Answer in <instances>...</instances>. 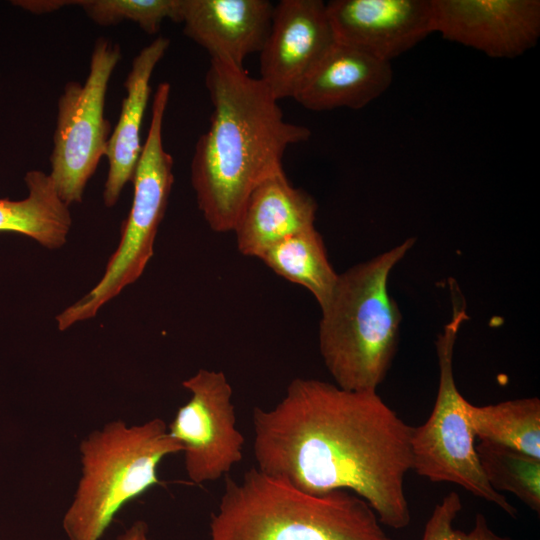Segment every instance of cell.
Here are the masks:
<instances>
[{
	"instance_id": "cell-19",
	"label": "cell",
	"mask_w": 540,
	"mask_h": 540,
	"mask_svg": "<svg viewBox=\"0 0 540 540\" xmlns=\"http://www.w3.org/2000/svg\"><path fill=\"white\" fill-rule=\"evenodd\" d=\"M467 414L476 437L540 459V400L520 398L476 406Z\"/></svg>"
},
{
	"instance_id": "cell-22",
	"label": "cell",
	"mask_w": 540,
	"mask_h": 540,
	"mask_svg": "<svg viewBox=\"0 0 540 540\" xmlns=\"http://www.w3.org/2000/svg\"><path fill=\"white\" fill-rule=\"evenodd\" d=\"M461 509L458 493L451 491L445 495L426 522L421 540H515L496 534L481 513L476 515L474 527L469 532L456 529L453 522Z\"/></svg>"
},
{
	"instance_id": "cell-8",
	"label": "cell",
	"mask_w": 540,
	"mask_h": 540,
	"mask_svg": "<svg viewBox=\"0 0 540 540\" xmlns=\"http://www.w3.org/2000/svg\"><path fill=\"white\" fill-rule=\"evenodd\" d=\"M120 58L117 43L98 38L84 84L67 82L58 99L49 176L68 206L82 201L88 180L105 156L111 134L110 122L104 116L105 98Z\"/></svg>"
},
{
	"instance_id": "cell-7",
	"label": "cell",
	"mask_w": 540,
	"mask_h": 540,
	"mask_svg": "<svg viewBox=\"0 0 540 540\" xmlns=\"http://www.w3.org/2000/svg\"><path fill=\"white\" fill-rule=\"evenodd\" d=\"M466 310L454 307L453 317L436 341L439 384L428 419L413 427L412 470L432 482L456 484L515 517L517 509L487 482L476 452L475 434L467 414L468 401L459 392L453 373V352Z\"/></svg>"
},
{
	"instance_id": "cell-2",
	"label": "cell",
	"mask_w": 540,
	"mask_h": 540,
	"mask_svg": "<svg viewBox=\"0 0 540 540\" xmlns=\"http://www.w3.org/2000/svg\"><path fill=\"white\" fill-rule=\"evenodd\" d=\"M205 84L213 111L195 145L191 184L205 221L223 233L233 231L254 188L284 171L288 146L311 131L287 122L278 100L244 68L211 59Z\"/></svg>"
},
{
	"instance_id": "cell-12",
	"label": "cell",
	"mask_w": 540,
	"mask_h": 540,
	"mask_svg": "<svg viewBox=\"0 0 540 540\" xmlns=\"http://www.w3.org/2000/svg\"><path fill=\"white\" fill-rule=\"evenodd\" d=\"M336 41L391 62L433 32L432 0H332Z\"/></svg>"
},
{
	"instance_id": "cell-11",
	"label": "cell",
	"mask_w": 540,
	"mask_h": 540,
	"mask_svg": "<svg viewBox=\"0 0 540 540\" xmlns=\"http://www.w3.org/2000/svg\"><path fill=\"white\" fill-rule=\"evenodd\" d=\"M433 32L493 58H515L540 36L538 0H432Z\"/></svg>"
},
{
	"instance_id": "cell-3",
	"label": "cell",
	"mask_w": 540,
	"mask_h": 540,
	"mask_svg": "<svg viewBox=\"0 0 540 540\" xmlns=\"http://www.w3.org/2000/svg\"><path fill=\"white\" fill-rule=\"evenodd\" d=\"M209 540H392L369 504L347 490L303 492L257 467L227 478Z\"/></svg>"
},
{
	"instance_id": "cell-17",
	"label": "cell",
	"mask_w": 540,
	"mask_h": 540,
	"mask_svg": "<svg viewBox=\"0 0 540 540\" xmlns=\"http://www.w3.org/2000/svg\"><path fill=\"white\" fill-rule=\"evenodd\" d=\"M28 196L19 201L0 199V232L26 235L49 249L67 240L72 219L49 176L40 170L25 175Z\"/></svg>"
},
{
	"instance_id": "cell-14",
	"label": "cell",
	"mask_w": 540,
	"mask_h": 540,
	"mask_svg": "<svg viewBox=\"0 0 540 540\" xmlns=\"http://www.w3.org/2000/svg\"><path fill=\"white\" fill-rule=\"evenodd\" d=\"M392 80L391 62L335 41L293 98L312 111L357 110L381 96Z\"/></svg>"
},
{
	"instance_id": "cell-20",
	"label": "cell",
	"mask_w": 540,
	"mask_h": 540,
	"mask_svg": "<svg viewBox=\"0 0 540 540\" xmlns=\"http://www.w3.org/2000/svg\"><path fill=\"white\" fill-rule=\"evenodd\" d=\"M476 452L482 472L497 492H510L540 512V459L503 445L480 440Z\"/></svg>"
},
{
	"instance_id": "cell-6",
	"label": "cell",
	"mask_w": 540,
	"mask_h": 540,
	"mask_svg": "<svg viewBox=\"0 0 540 540\" xmlns=\"http://www.w3.org/2000/svg\"><path fill=\"white\" fill-rule=\"evenodd\" d=\"M169 95L170 84L160 83L153 98L148 135L132 178L133 201L122 225L119 245L94 288L56 317L60 330L94 317L106 302L142 275L153 255L155 237L174 182L173 157L162 142Z\"/></svg>"
},
{
	"instance_id": "cell-16",
	"label": "cell",
	"mask_w": 540,
	"mask_h": 540,
	"mask_svg": "<svg viewBox=\"0 0 540 540\" xmlns=\"http://www.w3.org/2000/svg\"><path fill=\"white\" fill-rule=\"evenodd\" d=\"M169 45L168 38L159 36L145 46L132 60L123 83L127 95L105 153L109 167L103 200L107 207L117 203L124 186L132 181L143 146L140 131L151 93L150 79Z\"/></svg>"
},
{
	"instance_id": "cell-4",
	"label": "cell",
	"mask_w": 540,
	"mask_h": 540,
	"mask_svg": "<svg viewBox=\"0 0 540 540\" xmlns=\"http://www.w3.org/2000/svg\"><path fill=\"white\" fill-rule=\"evenodd\" d=\"M414 243V237L407 238L339 274L330 300L321 309L318 329L321 357L338 387L377 391L385 379L402 319L388 280Z\"/></svg>"
},
{
	"instance_id": "cell-21",
	"label": "cell",
	"mask_w": 540,
	"mask_h": 540,
	"mask_svg": "<svg viewBox=\"0 0 540 540\" xmlns=\"http://www.w3.org/2000/svg\"><path fill=\"white\" fill-rule=\"evenodd\" d=\"M76 5L100 26L131 21L148 34H156L166 18L180 22V0H76Z\"/></svg>"
},
{
	"instance_id": "cell-10",
	"label": "cell",
	"mask_w": 540,
	"mask_h": 540,
	"mask_svg": "<svg viewBox=\"0 0 540 540\" xmlns=\"http://www.w3.org/2000/svg\"><path fill=\"white\" fill-rule=\"evenodd\" d=\"M335 41L325 2L281 0L259 53V79L277 100L293 98Z\"/></svg>"
},
{
	"instance_id": "cell-24",
	"label": "cell",
	"mask_w": 540,
	"mask_h": 540,
	"mask_svg": "<svg viewBox=\"0 0 540 540\" xmlns=\"http://www.w3.org/2000/svg\"><path fill=\"white\" fill-rule=\"evenodd\" d=\"M116 540H154L149 536L148 525L142 520L135 521Z\"/></svg>"
},
{
	"instance_id": "cell-18",
	"label": "cell",
	"mask_w": 540,
	"mask_h": 540,
	"mask_svg": "<svg viewBox=\"0 0 540 540\" xmlns=\"http://www.w3.org/2000/svg\"><path fill=\"white\" fill-rule=\"evenodd\" d=\"M280 277L306 288L322 309L330 300L339 274L328 258L315 227L279 241L259 258Z\"/></svg>"
},
{
	"instance_id": "cell-9",
	"label": "cell",
	"mask_w": 540,
	"mask_h": 540,
	"mask_svg": "<svg viewBox=\"0 0 540 540\" xmlns=\"http://www.w3.org/2000/svg\"><path fill=\"white\" fill-rule=\"evenodd\" d=\"M191 396L168 425L182 447L188 479L217 481L243 458L244 437L236 427L233 389L222 371L199 369L182 382Z\"/></svg>"
},
{
	"instance_id": "cell-5",
	"label": "cell",
	"mask_w": 540,
	"mask_h": 540,
	"mask_svg": "<svg viewBox=\"0 0 540 540\" xmlns=\"http://www.w3.org/2000/svg\"><path fill=\"white\" fill-rule=\"evenodd\" d=\"M79 451L81 476L62 526L68 540H100L124 505L160 484V462L182 447L166 423L153 418L132 426L106 423Z\"/></svg>"
},
{
	"instance_id": "cell-1",
	"label": "cell",
	"mask_w": 540,
	"mask_h": 540,
	"mask_svg": "<svg viewBox=\"0 0 540 540\" xmlns=\"http://www.w3.org/2000/svg\"><path fill=\"white\" fill-rule=\"evenodd\" d=\"M252 426L260 471L310 494L350 491L381 524L409 526L413 427L377 391L295 378L275 406L253 409Z\"/></svg>"
},
{
	"instance_id": "cell-13",
	"label": "cell",
	"mask_w": 540,
	"mask_h": 540,
	"mask_svg": "<svg viewBox=\"0 0 540 540\" xmlns=\"http://www.w3.org/2000/svg\"><path fill=\"white\" fill-rule=\"evenodd\" d=\"M273 11L268 0H180L179 23L211 59L243 68L249 55L262 50Z\"/></svg>"
},
{
	"instance_id": "cell-15",
	"label": "cell",
	"mask_w": 540,
	"mask_h": 540,
	"mask_svg": "<svg viewBox=\"0 0 540 540\" xmlns=\"http://www.w3.org/2000/svg\"><path fill=\"white\" fill-rule=\"evenodd\" d=\"M315 199L288 181L284 171L264 181L248 196L233 228L241 254L260 258L270 247L314 227Z\"/></svg>"
},
{
	"instance_id": "cell-23",
	"label": "cell",
	"mask_w": 540,
	"mask_h": 540,
	"mask_svg": "<svg viewBox=\"0 0 540 540\" xmlns=\"http://www.w3.org/2000/svg\"><path fill=\"white\" fill-rule=\"evenodd\" d=\"M12 4L21 7L35 14H43L57 11L58 9L68 6L76 5V1L68 0H19L12 1Z\"/></svg>"
}]
</instances>
